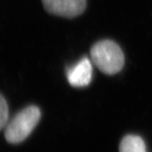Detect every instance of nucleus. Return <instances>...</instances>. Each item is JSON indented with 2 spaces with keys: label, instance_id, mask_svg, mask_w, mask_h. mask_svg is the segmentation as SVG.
Returning a JSON list of instances; mask_svg holds the SVG:
<instances>
[{
  "label": "nucleus",
  "instance_id": "nucleus-1",
  "mask_svg": "<svg viewBox=\"0 0 152 152\" xmlns=\"http://www.w3.org/2000/svg\"><path fill=\"white\" fill-rule=\"evenodd\" d=\"M91 58L99 70L107 75H113L123 69L124 54L117 42L112 40H102L91 48Z\"/></svg>",
  "mask_w": 152,
  "mask_h": 152
},
{
  "label": "nucleus",
  "instance_id": "nucleus-2",
  "mask_svg": "<svg viewBox=\"0 0 152 152\" xmlns=\"http://www.w3.org/2000/svg\"><path fill=\"white\" fill-rule=\"evenodd\" d=\"M41 118V111L37 106H28L19 112L8 122L4 128V136L10 144L23 142L30 135Z\"/></svg>",
  "mask_w": 152,
  "mask_h": 152
},
{
  "label": "nucleus",
  "instance_id": "nucleus-3",
  "mask_svg": "<svg viewBox=\"0 0 152 152\" xmlns=\"http://www.w3.org/2000/svg\"><path fill=\"white\" fill-rule=\"evenodd\" d=\"M47 12L56 16L75 18L86 9V0H42Z\"/></svg>",
  "mask_w": 152,
  "mask_h": 152
},
{
  "label": "nucleus",
  "instance_id": "nucleus-4",
  "mask_svg": "<svg viewBox=\"0 0 152 152\" xmlns=\"http://www.w3.org/2000/svg\"><path fill=\"white\" fill-rule=\"evenodd\" d=\"M66 75L69 85L76 88H82L90 85L92 80V64L90 59L82 58L75 64L66 69Z\"/></svg>",
  "mask_w": 152,
  "mask_h": 152
},
{
  "label": "nucleus",
  "instance_id": "nucleus-5",
  "mask_svg": "<svg viewBox=\"0 0 152 152\" xmlns=\"http://www.w3.org/2000/svg\"><path fill=\"white\" fill-rule=\"evenodd\" d=\"M119 152H147L141 137L134 134L125 136L119 145Z\"/></svg>",
  "mask_w": 152,
  "mask_h": 152
},
{
  "label": "nucleus",
  "instance_id": "nucleus-6",
  "mask_svg": "<svg viewBox=\"0 0 152 152\" xmlns=\"http://www.w3.org/2000/svg\"><path fill=\"white\" fill-rule=\"evenodd\" d=\"M9 122V107L4 97L0 94V130L4 129Z\"/></svg>",
  "mask_w": 152,
  "mask_h": 152
}]
</instances>
